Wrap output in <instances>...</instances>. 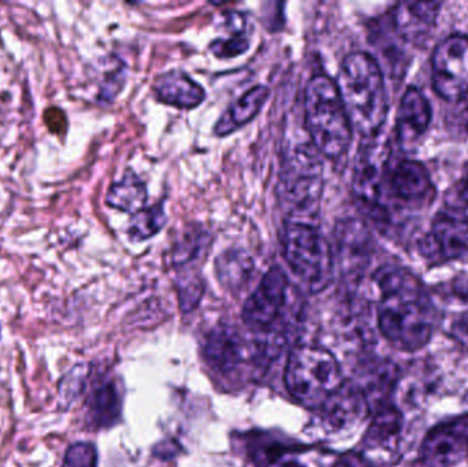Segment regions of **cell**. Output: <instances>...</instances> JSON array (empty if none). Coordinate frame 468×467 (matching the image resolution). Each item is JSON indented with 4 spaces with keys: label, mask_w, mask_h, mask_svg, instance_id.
I'll return each mask as SVG.
<instances>
[{
    "label": "cell",
    "mask_w": 468,
    "mask_h": 467,
    "mask_svg": "<svg viewBox=\"0 0 468 467\" xmlns=\"http://www.w3.org/2000/svg\"><path fill=\"white\" fill-rule=\"evenodd\" d=\"M247 342L232 326H218L214 329L203 347V356L211 369L230 376L245 364Z\"/></svg>",
    "instance_id": "obj_13"
},
{
    "label": "cell",
    "mask_w": 468,
    "mask_h": 467,
    "mask_svg": "<svg viewBox=\"0 0 468 467\" xmlns=\"http://www.w3.org/2000/svg\"><path fill=\"white\" fill-rule=\"evenodd\" d=\"M121 416V398L112 381L99 384L88 400V419L96 428H109Z\"/></svg>",
    "instance_id": "obj_19"
},
{
    "label": "cell",
    "mask_w": 468,
    "mask_h": 467,
    "mask_svg": "<svg viewBox=\"0 0 468 467\" xmlns=\"http://www.w3.org/2000/svg\"><path fill=\"white\" fill-rule=\"evenodd\" d=\"M165 224H166V214L162 206L143 208L132 218L131 225H129V236L134 241L148 240L156 233L161 232Z\"/></svg>",
    "instance_id": "obj_24"
},
{
    "label": "cell",
    "mask_w": 468,
    "mask_h": 467,
    "mask_svg": "<svg viewBox=\"0 0 468 467\" xmlns=\"http://www.w3.org/2000/svg\"><path fill=\"white\" fill-rule=\"evenodd\" d=\"M463 99H466V106H464L463 110V118H464V123H466L468 128V93L466 96H464Z\"/></svg>",
    "instance_id": "obj_31"
},
{
    "label": "cell",
    "mask_w": 468,
    "mask_h": 467,
    "mask_svg": "<svg viewBox=\"0 0 468 467\" xmlns=\"http://www.w3.org/2000/svg\"><path fill=\"white\" fill-rule=\"evenodd\" d=\"M289 394L307 408H321L344 384L335 356L319 345H299L292 350L285 369Z\"/></svg>",
    "instance_id": "obj_6"
},
{
    "label": "cell",
    "mask_w": 468,
    "mask_h": 467,
    "mask_svg": "<svg viewBox=\"0 0 468 467\" xmlns=\"http://www.w3.org/2000/svg\"><path fill=\"white\" fill-rule=\"evenodd\" d=\"M390 147L379 136L370 137L357 156L354 172V192L360 205L376 221H384L388 211L382 203L385 175L389 166Z\"/></svg>",
    "instance_id": "obj_7"
},
{
    "label": "cell",
    "mask_w": 468,
    "mask_h": 467,
    "mask_svg": "<svg viewBox=\"0 0 468 467\" xmlns=\"http://www.w3.org/2000/svg\"><path fill=\"white\" fill-rule=\"evenodd\" d=\"M177 287L181 309L186 313L192 312L199 304L205 292L203 280L195 271H181Z\"/></svg>",
    "instance_id": "obj_25"
},
{
    "label": "cell",
    "mask_w": 468,
    "mask_h": 467,
    "mask_svg": "<svg viewBox=\"0 0 468 467\" xmlns=\"http://www.w3.org/2000/svg\"><path fill=\"white\" fill-rule=\"evenodd\" d=\"M452 336L468 347V312L462 314L452 325Z\"/></svg>",
    "instance_id": "obj_29"
},
{
    "label": "cell",
    "mask_w": 468,
    "mask_h": 467,
    "mask_svg": "<svg viewBox=\"0 0 468 467\" xmlns=\"http://www.w3.org/2000/svg\"><path fill=\"white\" fill-rule=\"evenodd\" d=\"M269 98V88L256 85L244 93L222 114L214 132L217 136H228L250 122L261 111Z\"/></svg>",
    "instance_id": "obj_18"
},
{
    "label": "cell",
    "mask_w": 468,
    "mask_h": 467,
    "mask_svg": "<svg viewBox=\"0 0 468 467\" xmlns=\"http://www.w3.org/2000/svg\"><path fill=\"white\" fill-rule=\"evenodd\" d=\"M154 90L159 101L178 109H194L205 101V90L181 70L167 71L155 80Z\"/></svg>",
    "instance_id": "obj_17"
},
{
    "label": "cell",
    "mask_w": 468,
    "mask_h": 467,
    "mask_svg": "<svg viewBox=\"0 0 468 467\" xmlns=\"http://www.w3.org/2000/svg\"><path fill=\"white\" fill-rule=\"evenodd\" d=\"M281 246L289 268L310 292L329 287L335 271L332 247L314 222L288 219L281 232Z\"/></svg>",
    "instance_id": "obj_5"
},
{
    "label": "cell",
    "mask_w": 468,
    "mask_h": 467,
    "mask_svg": "<svg viewBox=\"0 0 468 467\" xmlns=\"http://www.w3.org/2000/svg\"><path fill=\"white\" fill-rule=\"evenodd\" d=\"M289 290L291 282L282 269L277 266L270 269L245 302L242 309L245 325L259 334L274 331L288 304Z\"/></svg>",
    "instance_id": "obj_8"
},
{
    "label": "cell",
    "mask_w": 468,
    "mask_h": 467,
    "mask_svg": "<svg viewBox=\"0 0 468 467\" xmlns=\"http://www.w3.org/2000/svg\"><path fill=\"white\" fill-rule=\"evenodd\" d=\"M422 251L437 260H455L467 255L468 208L442 210L422 241Z\"/></svg>",
    "instance_id": "obj_11"
},
{
    "label": "cell",
    "mask_w": 468,
    "mask_h": 467,
    "mask_svg": "<svg viewBox=\"0 0 468 467\" xmlns=\"http://www.w3.org/2000/svg\"><path fill=\"white\" fill-rule=\"evenodd\" d=\"M319 409L321 421L335 433L355 430L371 413L365 394L354 383H344Z\"/></svg>",
    "instance_id": "obj_12"
},
{
    "label": "cell",
    "mask_w": 468,
    "mask_h": 467,
    "mask_svg": "<svg viewBox=\"0 0 468 467\" xmlns=\"http://www.w3.org/2000/svg\"><path fill=\"white\" fill-rule=\"evenodd\" d=\"M462 196H463L464 202L468 203V172L464 178L463 188H462Z\"/></svg>",
    "instance_id": "obj_30"
},
{
    "label": "cell",
    "mask_w": 468,
    "mask_h": 467,
    "mask_svg": "<svg viewBox=\"0 0 468 467\" xmlns=\"http://www.w3.org/2000/svg\"><path fill=\"white\" fill-rule=\"evenodd\" d=\"M335 84L352 128L366 139L378 136L387 120L388 95L377 60L366 52H352L343 60Z\"/></svg>",
    "instance_id": "obj_2"
},
{
    "label": "cell",
    "mask_w": 468,
    "mask_h": 467,
    "mask_svg": "<svg viewBox=\"0 0 468 467\" xmlns=\"http://www.w3.org/2000/svg\"><path fill=\"white\" fill-rule=\"evenodd\" d=\"M467 455L468 414L434 427L420 447V457L429 467H453Z\"/></svg>",
    "instance_id": "obj_10"
},
{
    "label": "cell",
    "mask_w": 468,
    "mask_h": 467,
    "mask_svg": "<svg viewBox=\"0 0 468 467\" xmlns=\"http://www.w3.org/2000/svg\"><path fill=\"white\" fill-rule=\"evenodd\" d=\"M434 90L445 101H462L468 93V36L452 35L431 58Z\"/></svg>",
    "instance_id": "obj_9"
},
{
    "label": "cell",
    "mask_w": 468,
    "mask_h": 467,
    "mask_svg": "<svg viewBox=\"0 0 468 467\" xmlns=\"http://www.w3.org/2000/svg\"><path fill=\"white\" fill-rule=\"evenodd\" d=\"M379 290L378 328L399 350H420L433 336V304L420 280L400 266L387 265L374 273Z\"/></svg>",
    "instance_id": "obj_1"
},
{
    "label": "cell",
    "mask_w": 468,
    "mask_h": 467,
    "mask_svg": "<svg viewBox=\"0 0 468 467\" xmlns=\"http://www.w3.org/2000/svg\"><path fill=\"white\" fill-rule=\"evenodd\" d=\"M248 447H250L248 449L250 457L259 467L271 466L272 463L281 460L286 449L283 444L267 438H255V440L250 441Z\"/></svg>",
    "instance_id": "obj_26"
},
{
    "label": "cell",
    "mask_w": 468,
    "mask_h": 467,
    "mask_svg": "<svg viewBox=\"0 0 468 467\" xmlns=\"http://www.w3.org/2000/svg\"><path fill=\"white\" fill-rule=\"evenodd\" d=\"M324 192L321 154L313 144L302 143L289 151L278 181L281 206L293 221L314 222Z\"/></svg>",
    "instance_id": "obj_4"
},
{
    "label": "cell",
    "mask_w": 468,
    "mask_h": 467,
    "mask_svg": "<svg viewBox=\"0 0 468 467\" xmlns=\"http://www.w3.org/2000/svg\"><path fill=\"white\" fill-rule=\"evenodd\" d=\"M62 467H98V451L90 443H76L69 447Z\"/></svg>",
    "instance_id": "obj_27"
},
{
    "label": "cell",
    "mask_w": 468,
    "mask_h": 467,
    "mask_svg": "<svg viewBox=\"0 0 468 467\" xmlns=\"http://www.w3.org/2000/svg\"><path fill=\"white\" fill-rule=\"evenodd\" d=\"M385 184L389 186L390 194L404 202H418L428 197L429 192L433 189L431 175L420 162H399L395 166H388Z\"/></svg>",
    "instance_id": "obj_15"
},
{
    "label": "cell",
    "mask_w": 468,
    "mask_h": 467,
    "mask_svg": "<svg viewBox=\"0 0 468 467\" xmlns=\"http://www.w3.org/2000/svg\"><path fill=\"white\" fill-rule=\"evenodd\" d=\"M217 271L225 287L239 291L250 280L252 262L244 252L229 251L218 258Z\"/></svg>",
    "instance_id": "obj_22"
},
{
    "label": "cell",
    "mask_w": 468,
    "mask_h": 467,
    "mask_svg": "<svg viewBox=\"0 0 468 467\" xmlns=\"http://www.w3.org/2000/svg\"><path fill=\"white\" fill-rule=\"evenodd\" d=\"M431 107L428 98L418 88L410 87L401 99L396 118V139L401 145L414 144L428 131Z\"/></svg>",
    "instance_id": "obj_14"
},
{
    "label": "cell",
    "mask_w": 468,
    "mask_h": 467,
    "mask_svg": "<svg viewBox=\"0 0 468 467\" xmlns=\"http://www.w3.org/2000/svg\"><path fill=\"white\" fill-rule=\"evenodd\" d=\"M440 3L404 2L393 10V24L404 40L420 43L425 40L436 24Z\"/></svg>",
    "instance_id": "obj_16"
},
{
    "label": "cell",
    "mask_w": 468,
    "mask_h": 467,
    "mask_svg": "<svg viewBox=\"0 0 468 467\" xmlns=\"http://www.w3.org/2000/svg\"><path fill=\"white\" fill-rule=\"evenodd\" d=\"M305 125L311 143L321 155L338 159L346 155L352 142V126L330 77L315 76L305 90Z\"/></svg>",
    "instance_id": "obj_3"
},
{
    "label": "cell",
    "mask_w": 468,
    "mask_h": 467,
    "mask_svg": "<svg viewBox=\"0 0 468 467\" xmlns=\"http://www.w3.org/2000/svg\"><path fill=\"white\" fill-rule=\"evenodd\" d=\"M280 467H303L300 463L294 462V461H289V462L282 463Z\"/></svg>",
    "instance_id": "obj_32"
},
{
    "label": "cell",
    "mask_w": 468,
    "mask_h": 467,
    "mask_svg": "<svg viewBox=\"0 0 468 467\" xmlns=\"http://www.w3.org/2000/svg\"><path fill=\"white\" fill-rule=\"evenodd\" d=\"M373 413V421L366 433V446L381 449L393 444L403 428V414L390 403L379 406Z\"/></svg>",
    "instance_id": "obj_20"
},
{
    "label": "cell",
    "mask_w": 468,
    "mask_h": 467,
    "mask_svg": "<svg viewBox=\"0 0 468 467\" xmlns=\"http://www.w3.org/2000/svg\"><path fill=\"white\" fill-rule=\"evenodd\" d=\"M147 200V188L134 173H126L107 194V205L133 216L145 208Z\"/></svg>",
    "instance_id": "obj_21"
},
{
    "label": "cell",
    "mask_w": 468,
    "mask_h": 467,
    "mask_svg": "<svg viewBox=\"0 0 468 467\" xmlns=\"http://www.w3.org/2000/svg\"><path fill=\"white\" fill-rule=\"evenodd\" d=\"M85 380H87V369L84 366H77L63 377L59 386L60 400L66 405L73 402L84 391Z\"/></svg>",
    "instance_id": "obj_28"
},
{
    "label": "cell",
    "mask_w": 468,
    "mask_h": 467,
    "mask_svg": "<svg viewBox=\"0 0 468 467\" xmlns=\"http://www.w3.org/2000/svg\"><path fill=\"white\" fill-rule=\"evenodd\" d=\"M227 25L232 27L230 35L213 41L211 51L218 58L239 57V55L244 54L250 47V41L244 36V16L239 13L228 14Z\"/></svg>",
    "instance_id": "obj_23"
}]
</instances>
